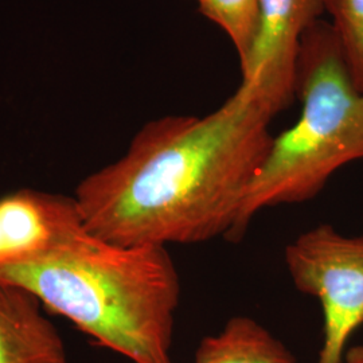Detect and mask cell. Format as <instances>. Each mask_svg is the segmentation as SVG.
<instances>
[{"label": "cell", "instance_id": "6", "mask_svg": "<svg viewBox=\"0 0 363 363\" xmlns=\"http://www.w3.org/2000/svg\"><path fill=\"white\" fill-rule=\"evenodd\" d=\"M84 226L74 196L23 189L0 198V267L34 257Z\"/></svg>", "mask_w": 363, "mask_h": 363}, {"label": "cell", "instance_id": "7", "mask_svg": "<svg viewBox=\"0 0 363 363\" xmlns=\"http://www.w3.org/2000/svg\"><path fill=\"white\" fill-rule=\"evenodd\" d=\"M0 363H67L62 337L38 298L0 281Z\"/></svg>", "mask_w": 363, "mask_h": 363}, {"label": "cell", "instance_id": "10", "mask_svg": "<svg viewBox=\"0 0 363 363\" xmlns=\"http://www.w3.org/2000/svg\"><path fill=\"white\" fill-rule=\"evenodd\" d=\"M355 86L363 91V0H323Z\"/></svg>", "mask_w": 363, "mask_h": 363}, {"label": "cell", "instance_id": "5", "mask_svg": "<svg viewBox=\"0 0 363 363\" xmlns=\"http://www.w3.org/2000/svg\"><path fill=\"white\" fill-rule=\"evenodd\" d=\"M323 13V0H259L256 35L240 64L241 84L259 91L276 113L296 97L301 39Z\"/></svg>", "mask_w": 363, "mask_h": 363}, {"label": "cell", "instance_id": "1", "mask_svg": "<svg viewBox=\"0 0 363 363\" xmlns=\"http://www.w3.org/2000/svg\"><path fill=\"white\" fill-rule=\"evenodd\" d=\"M277 113L241 84L205 116L147 123L118 160L74 191L85 229L124 247L229 238L273 140Z\"/></svg>", "mask_w": 363, "mask_h": 363}, {"label": "cell", "instance_id": "9", "mask_svg": "<svg viewBox=\"0 0 363 363\" xmlns=\"http://www.w3.org/2000/svg\"><path fill=\"white\" fill-rule=\"evenodd\" d=\"M196 3L201 13L230 38L241 64L256 35L259 0H196Z\"/></svg>", "mask_w": 363, "mask_h": 363}, {"label": "cell", "instance_id": "4", "mask_svg": "<svg viewBox=\"0 0 363 363\" xmlns=\"http://www.w3.org/2000/svg\"><path fill=\"white\" fill-rule=\"evenodd\" d=\"M284 261L294 286L322 307L316 363H343L351 337L363 325V235L319 225L286 245Z\"/></svg>", "mask_w": 363, "mask_h": 363}, {"label": "cell", "instance_id": "11", "mask_svg": "<svg viewBox=\"0 0 363 363\" xmlns=\"http://www.w3.org/2000/svg\"><path fill=\"white\" fill-rule=\"evenodd\" d=\"M343 363H363V346L350 347L345 355Z\"/></svg>", "mask_w": 363, "mask_h": 363}, {"label": "cell", "instance_id": "3", "mask_svg": "<svg viewBox=\"0 0 363 363\" xmlns=\"http://www.w3.org/2000/svg\"><path fill=\"white\" fill-rule=\"evenodd\" d=\"M296 97L298 121L273 136L228 240H241L265 208L315 198L337 169L363 159V91L351 78L330 22L320 19L303 35Z\"/></svg>", "mask_w": 363, "mask_h": 363}, {"label": "cell", "instance_id": "2", "mask_svg": "<svg viewBox=\"0 0 363 363\" xmlns=\"http://www.w3.org/2000/svg\"><path fill=\"white\" fill-rule=\"evenodd\" d=\"M94 343L132 363L172 362L181 280L167 247H124L81 226L34 257L0 267Z\"/></svg>", "mask_w": 363, "mask_h": 363}, {"label": "cell", "instance_id": "8", "mask_svg": "<svg viewBox=\"0 0 363 363\" xmlns=\"http://www.w3.org/2000/svg\"><path fill=\"white\" fill-rule=\"evenodd\" d=\"M193 363H298L284 342L253 318H230L220 333L203 337Z\"/></svg>", "mask_w": 363, "mask_h": 363}]
</instances>
